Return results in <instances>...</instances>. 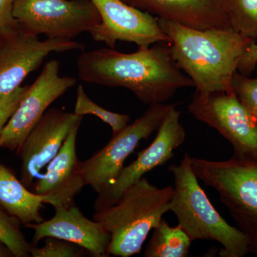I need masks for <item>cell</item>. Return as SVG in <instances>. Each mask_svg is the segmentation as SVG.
<instances>
[{
	"instance_id": "obj_1",
	"label": "cell",
	"mask_w": 257,
	"mask_h": 257,
	"mask_svg": "<svg viewBox=\"0 0 257 257\" xmlns=\"http://www.w3.org/2000/svg\"><path fill=\"white\" fill-rule=\"evenodd\" d=\"M82 82L127 89L144 104H162L179 89L194 87L177 65L169 42L138 47L132 53L101 48L83 52L77 61Z\"/></svg>"
},
{
	"instance_id": "obj_2",
	"label": "cell",
	"mask_w": 257,
	"mask_h": 257,
	"mask_svg": "<svg viewBox=\"0 0 257 257\" xmlns=\"http://www.w3.org/2000/svg\"><path fill=\"white\" fill-rule=\"evenodd\" d=\"M181 70L202 94L233 92L231 81L253 40L232 28L197 30L158 19Z\"/></svg>"
},
{
	"instance_id": "obj_3",
	"label": "cell",
	"mask_w": 257,
	"mask_h": 257,
	"mask_svg": "<svg viewBox=\"0 0 257 257\" xmlns=\"http://www.w3.org/2000/svg\"><path fill=\"white\" fill-rule=\"evenodd\" d=\"M174 187L158 188L143 177L125 189L114 204L95 211L111 239L108 254L130 257L141 252L149 233L170 211Z\"/></svg>"
},
{
	"instance_id": "obj_4",
	"label": "cell",
	"mask_w": 257,
	"mask_h": 257,
	"mask_svg": "<svg viewBox=\"0 0 257 257\" xmlns=\"http://www.w3.org/2000/svg\"><path fill=\"white\" fill-rule=\"evenodd\" d=\"M169 171L175 179L170 211L191 241H217L222 246L221 257H243L250 253L246 235L224 220L201 187L193 172L190 155L185 153L179 165L170 166Z\"/></svg>"
},
{
	"instance_id": "obj_5",
	"label": "cell",
	"mask_w": 257,
	"mask_h": 257,
	"mask_svg": "<svg viewBox=\"0 0 257 257\" xmlns=\"http://www.w3.org/2000/svg\"><path fill=\"white\" fill-rule=\"evenodd\" d=\"M191 166L198 179L215 189L238 229L247 237L250 253L257 254V160L191 157Z\"/></svg>"
},
{
	"instance_id": "obj_6",
	"label": "cell",
	"mask_w": 257,
	"mask_h": 257,
	"mask_svg": "<svg viewBox=\"0 0 257 257\" xmlns=\"http://www.w3.org/2000/svg\"><path fill=\"white\" fill-rule=\"evenodd\" d=\"M13 15L25 31L50 39L72 40L101 23L89 0H15Z\"/></svg>"
},
{
	"instance_id": "obj_7",
	"label": "cell",
	"mask_w": 257,
	"mask_h": 257,
	"mask_svg": "<svg viewBox=\"0 0 257 257\" xmlns=\"http://www.w3.org/2000/svg\"><path fill=\"white\" fill-rule=\"evenodd\" d=\"M172 105L152 104L142 116L121 131L87 160L81 162L80 170L85 186L98 194L108 188L124 167V162L143 140L160 128Z\"/></svg>"
},
{
	"instance_id": "obj_8",
	"label": "cell",
	"mask_w": 257,
	"mask_h": 257,
	"mask_svg": "<svg viewBox=\"0 0 257 257\" xmlns=\"http://www.w3.org/2000/svg\"><path fill=\"white\" fill-rule=\"evenodd\" d=\"M188 111L231 144L233 156L257 160V121L234 92L195 91Z\"/></svg>"
},
{
	"instance_id": "obj_9",
	"label": "cell",
	"mask_w": 257,
	"mask_h": 257,
	"mask_svg": "<svg viewBox=\"0 0 257 257\" xmlns=\"http://www.w3.org/2000/svg\"><path fill=\"white\" fill-rule=\"evenodd\" d=\"M60 67L59 61H49L36 80L29 86L1 134L0 148L18 152L51 104L75 85L77 79L60 75Z\"/></svg>"
},
{
	"instance_id": "obj_10",
	"label": "cell",
	"mask_w": 257,
	"mask_h": 257,
	"mask_svg": "<svg viewBox=\"0 0 257 257\" xmlns=\"http://www.w3.org/2000/svg\"><path fill=\"white\" fill-rule=\"evenodd\" d=\"M82 44L72 40H40L20 27L0 36V96L13 92L52 52L84 50Z\"/></svg>"
},
{
	"instance_id": "obj_11",
	"label": "cell",
	"mask_w": 257,
	"mask_h": 257,
	"mask_svg": "<svg viewBox=\"0 0 257 257\" xmlns=\"http://www.w3.org/2000/svg\"><path fill=\"white\" fill-rule=\"evenodd\" d=\"M100 15L101 23L90 32L95 42L114 49L117 41L148 47L157 42H170L162 31L158 19L137 9L122 0H89Z\"/></svg>"
},
{
	"instance_id": "obj_12",
	"label": "cell",
	"mask_w": 257,
	"mask_h": 257,
	"mask_svg": "<svg viewBox=\"0 0 257 257\" xmlns=\"http://www.w3.org/2000/svg\"><path fill=\"white\" fill-rule=\"evenodd\" d=\"M181 111L172 105L157 130L151 145L138 154L136 160L123 167L114 182L98 194L94 209L109 207L118 200L125 189L150 171L165 165L175 156V150L185 141L186 133L180 121Z\"/></svg>"
},
{
	"instance_id": "obj_13",
	"label": "cell",
	"mask_w": 257,
	"mask_h": 257,
	"mask_svg": "<svg viewBox=\"0 0 257 257\" xmlns=\"http://www.w3.org/2000/svg\"><path fill=\"white\" fill-rule=\"evenodd\" d=\"M83 116L51 108L28 134L18 152L21 158V181L30 187L60 152L72 127Z\"/></svg>"
},
{
	"instance_id": "obj_14",
	"label": "cell",
	"mask_w": 257,
	"mask_h": 257,
	"mask_svg": "<svg viewBox=\"0 0 257 257\" xmlns=\"http://www.w3.org/2000/svg\"><path fill=\"white\" fill-rule=\"evenodd\" d=\"M55 209V215L47 221L27 225L35 231L32 245L47 237H55L76 243L91 256L105 257L110 243V234L100 223L90 220L75 205Z\"/></svg>"
},
{
	"instance_id": "obj_15",
	"label": "cell",
	"mask_w": 257,
	"mask_h": 257,
	"mask_svg": "<svg viewBox=\"0 0 257 257\" xmlns=\"http://www.w3.org/2000/svg\"><path fill=\"white\" fill-rule=\"evenodd\" d=\"M81 122L72 127L60 152L47 165L46 172L35 182V193L54 208L75 205L76 196L85 187L76 149Z\"/></svg>"
},
{
	"instance_id": "obj_16",
	"label": "cell",
	"mask_w": 257,
	"mask_h": 257,
	"mask_svg": "<svg viewBox=\"0 0 257 257\" xmlns=\"http://www.w3.org/2000/svg\"><path fill=\"white\" fill-rule=\"evenodd\" d=\"M157 19L197 30L231 28L226 0H122Z\"/></svg>"
},
{
	"instance_id": "obj_17",
	"label": "cell",
	"mask_w": 257,
	"mask_h": 257,
	"mask_svg": "<svg viewBox=\"0 0 257 257\" xmlns=\"http://www.w3.org/2000/svg\"><path fill=\"white\" fill-rule=\"evenodd\" d=\"M45 198L30 192L14 174L0 162V205L25 226L43 220Z\"/></svg>"
},
{
	"instance_id": "obj_18",
	"label": "cell",
	"mask_w": 257,
	"mask_h": 257,
	"mask_svg": "<svg viewBox=\"0 0 257 257\" xmlns=\"http://www.w3.org/2000/svg\"><path fill=\"white\" fill-rule=\"evenodd\" d=\"M144 256L146 257H186L192 241L177 225L172 227L162 219L155 228Z\"/></svg>"
},
{
	"instance_id": "obj_19",
	"label": "cell",
	"mask_w": 257,
	"mask_h": 257,
	"mask_svg": "<svg viewBox=\"0 0 257 257\" xmlns=\"http://www.w3.org/2000/svg\"><path fill=\"white\" fill-rule=\"evenodd\" d=\"M231 28L257 41V0H226Z\"/></svg>"
},
{
	"instance_id": "obj_20",
	"label": "cell",
	"mask_w": 257,
	"mask_h": 257,
	"mask_svg": "<svg viewBox=\"0 0 257 257\" xmlns=\"http://www.w3.org/2000/svg\"><path fill=\"white\" fill-rule=\"evenodd\" d=\"M73 112L78 116L90 114L96 116L103 122L109 125L112 135L119 133L130 121V115L113 112L94 102L87 95L82 84H79L77 87Z\"/></svg>"
},
{
	"instance_id": "obj_21",
	"label": "cell",
	"mask_w": 257,
	"mask_h": 257,
	"mask_svg": "<svg viewBox=\"0 0 257 257\" xmlns=\"http://www.w3.org/2000/svg\"><path fill=\"white\" fill-rule=\"evenodd\" d=\"M20 221L0 207V242L13 256H30L32 243H28L20 229Z\"/></svg>"
},
{
	"instance_id": "obj_22",
	"label": "cell",
	"mask_w": 257,
	"mask_h": 257,
	"mask_svg": "<svg viewBox=\"0 0 257 257\" xmlns=\"http://www.w3.org/2000/svg\"><path fill=\"white\" fill-rule=\"evenodd\" d=\"M85 251L76 243L58 238L47 237L41 247L32 245L30 253L33 257H80L84 256Z\"/></svg>"
},
{
	"instance_id": "obj_23",
	"label": "cell",
	"mask_w": 257,
	"mask_h": 257,
	"mask_svg": "<svg viewBox=\"0 0 257 257\" xmlns=\"http://www.w3.org/2000/svg\"><path fill=\"white\" fill-rule=\"evenodd\" d=\"M231 89L257 121V78H250L237 71L233 76Z\"/></svg>"
},
{
	"instance_id": "obj_24",
	"label": "cell",
	"mask_w": 257,
	"mask_h": 257,
	"mask_svg": "<svg viewBox=\"0 0 257 257\" xmlns=\"http://www.w3.org/2000/svg\"><path fill=\"white\" fill-rule=\"evenodd\" d=\"M28 88L29 86H20L13 92L7 95L0 96V136L5 125L16 110Z\"/></svg>"
},
{
	"instance_id": "obj_25",
	"label": "cell",
	"mask_w": 257,
	"mask_h": 257,
	"mask_svg": "<svg viewBox=\"0 0 257 257\" xmlns=\"http://www.w3.org/2000/svg\"><path fill=\"white\" fill-rule=\"evenodd\" d=\"M15 0H0V36L20 28L13 15Z\"/></svg>"
},
{
	"instance_id": "obj_26",
	"label": "cell",
	"mask_w": 257,
	"mask_h": 257,
	"mask_svg": "<svg viewBox=\"0 0 257 257\" xmlns=\"http://www.w3.org/2000/svg\"><path fill=\"white\" fill-rule=\"evenodd\" d=\"M257 65V42H253L248 47L238 65L237 71L244 75L250 76Z\"/></svg>"
},
{
	"instance_id": "obj_27",
	"label": "cell",
	"mask_w": 257,
	"mask_h": 257,
	"mask_svg": "<svg viewBox=\"0 0 257 257\" xmlns=\"http://www.w3.org/2000/svg\"><path fill=\"white\" fill-rule=\"evenodd\" d=\"M13 256L12 253L10 252L9 249L0 242V257H7Z\"/></svg>"
}]
</instances>
